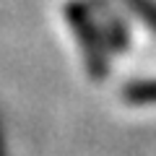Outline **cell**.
Segmentation results:
<instances>
[{
    "label": "cell",
    "mask_w": 156,
    "mask_h": 156,
    "mask_svg": "<svg viewBox=\"0 0 156 156\" xmlns=\"http://www.w3.org/2000/svg\"><path fill=\"white\" fill-rule=\"evenodd\" d=\"M65 18L70 23L73 34H76L81 50H83V60H86V68H89L91 78L94 81H104L107 70H109V65H107V52H104L107 44H104V37H101L99 26L91 18L89 8L83 3H78V0H70L65 5Z\"/></svg>",
    "instance_id": "6da1fadb"
},
{
    "label": "cell",
    "mask_w": 156,
    "mask_h": 156,
    "mask_svg": "<svg viewBox=\"0 0 156 156\" xmlns=\"http://www.w3.org/2000/svg\"><path fill=\"white\" fill-rule=\"evenodd\" d=\"M101 37H104V44L109 47V50H115V52H125L128 44H130L128 29H125V23L117 16H107L104 26H101Z\"/></svg>",
    "instance_id": "7a4b0ae2"
},
{
    "label": "cell",
    "mask_w": 156,
    "mask_h": 156,
    "mask_svg": "<svg viewBox=\"0 0 156 156\" xmlns=\"http://www.w3.org/2000/svg\"><path fill=\"white\" fill-rule=\"evenodd\" d=\"M122 99L130 104H156V78L128 83L122 89Z\"/></svg>",
    "instance_id": "3957f363"
},
{
    "label": "cell",
    "mask_w": 156,
    "mask_h": 156,
    "mask_svg": "<svg viewBox=\"0 0 156 156\" xmlns=\"http://www.w3.org/2000/svg\"><path fill=\"white\" fill-rule=\"evenodd\" d=\"M125 5L156 34V0H125Z\"/></svg>",
    "instance_id": "277c9868"
},
{
    "label": "cell",
    "mask_w": 156,
    "mask_h": 156,
    "mask_svg": "<svg viewBox=\"0 0 156 156\" xmlns=\"http://www.w3.org/2000/svg\"><path fill=\"white\" fill-rule=\"evenodd\" d=\"M0 156H5V151H3V138H0Z\"/></svg>",
    "instance_id": "5b68a950"
}]
</instances>
